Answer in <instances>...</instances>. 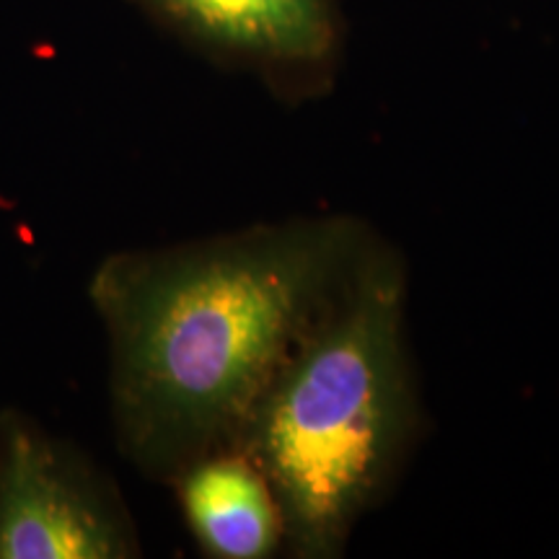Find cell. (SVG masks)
I'll return each instance as SVG.
<instances>
[{
    "mask_svg": "<svg viewBox=\"0 0 559 559\" xmlns=\"http://www.w3.org/2000/svg\"><path fill=\"white\" fill-rule=\"evenodd\" d=\"M360 257V228L342 218L109 257L91 298L111 340V396L130 456L181 474L236 443Z\"/></svg>",
    "mask_w": 559,
    "mask_h": 559,
    "instance_id": "obj_1",
    "label": "cell"
},
{
    "mask_svg": "<svg viewBox=\"0 0 559 559\" xmlns=\"http://www.w3.org/2000/svg\"><path fill=\"white\" fill-rule=\"evenodd\" d=\"M400 264L362 254L264 389L236 445L267 477L300 557L345 544L409 417Z\"/></svg>",
    "mask_w": 559,
    "mask_h": 559,
    "instance_id": "obj_2",
    "label": "cell"
},
{
    "mask_svg": "<svg viewBox=\"0 0 559 559\" xmlns=\"http://www.w3.org/2000/svg\"><path fill=\"white\" fill-rule=\"evenodd\" d=\"M124 513L86 466L37 425L0 419V559L130 557Z\"/></svg>",
    "mask_w": 559,
    "mask_h": 559,
    "instance_id": "obj_3",
    "label": "cell"
},
{
    "mask_svg": "<svg viewBox=\"0 0 559 559\" xmlns=\"http://www.w3.org/2000/svg\"><path fill=\"white\" fill-rule=\"evenodd\" d=\"M181 506L192 534L213 557L262 559L285 536L275 492L241 449L213 451L187 466Z\"/></svg>",
    "mask_w": 559,
    "mask_h": 559,
    "instance_id": "obj_4",
    "label": "cell"
},
{
    "mask_svg": "<svg viewBox=\"0 0 559 559\" xmlns=\"http://www.w3.org/2000/svg\"><path fill=\"white\" fill-rule=\"evenodd\" d=\"M194 37L270 60H319L334 24L326 0H145Z\"/></svg>",
    "mask_w": 559,
    "mask_h": 559,
    "instance_id": "obj_5",
    "label": "cell"
}]
</instances>
